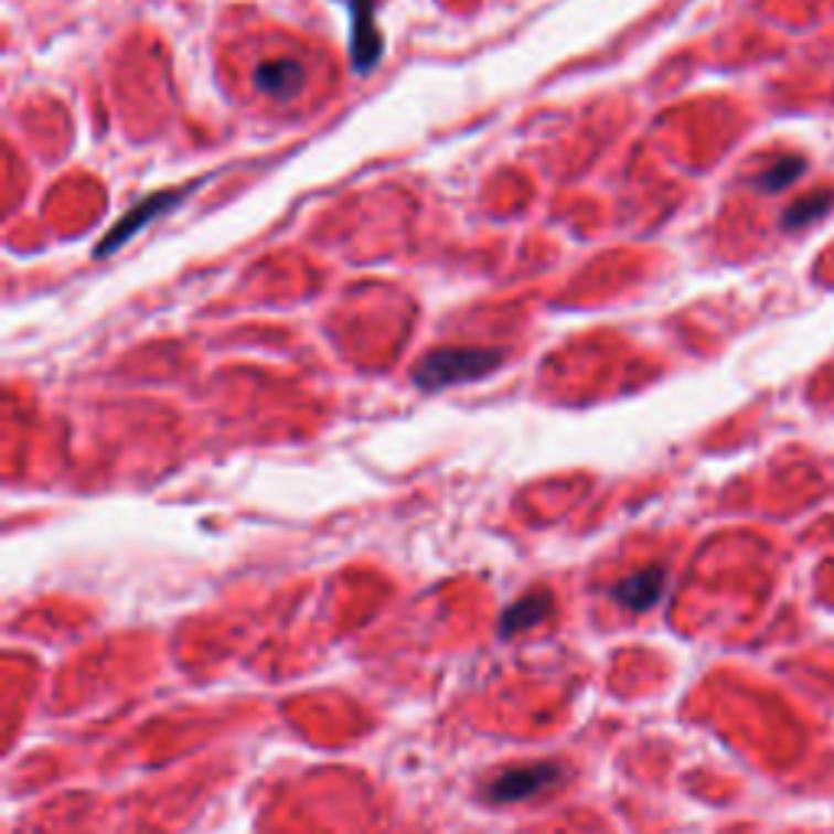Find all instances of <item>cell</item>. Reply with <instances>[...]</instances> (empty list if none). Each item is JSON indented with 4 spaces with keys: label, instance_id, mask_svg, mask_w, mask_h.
Here are the masks:
<instances>
[{
    "label": "cell",
    "instance_id": "8",
    "mask_svg": "<svg viewBox=\"0 0 834 834\" xmlns=\"http://www.w3.org/2000/svg\"><path fill=\"white\" fill-rule=\"evenodd\" d=\"M802 160L799 157H782V160H776L769 170L763 173V180H760V186L766 190H782V186H789L799 173H802Z\"/></svg>",
    "mask_w": 834,
    "mask_h": 834
},
{
    "label": "cell",
    "instance_id": "4",
    "mask_svg": "<svg viewBox=\"0 0 834 834\" xmlns=\"http://www.w3.org/2000/svg\"><path fill=\"white\" fill-rule=\"evenodd\" d=\"M255 85L271 98H290L307 85V70L297 60H268L255 70Z\"/></svg>",
    "mask_w": 834,
    "mask_h": 834
},
{
    "label": "cell",
    "instance_id": "1",
    "mask_svg": "<svg viewBox=\"0 0 834 834\" xmlns=\"http://www.w3.org/2000/svg\"><path fill=\"white\" fill-rule=\"evenodd\" d=\"M502 349H434L415 368V385L424 392H437L447 385L483 378L495 365H502Z\"/></svg>",
    "mask_w": 834,
    "mask_h": 834
},
{
    "label": "cell",
    "instance_id": "9",
    "mask_svg": "<svg viewBox=\"0 0 834 834\" xmlns=\"http://www.w3.org/2000/svg\"><path fill=\"white\" fill-rule=\"evenodd\" d=\"M832 203V196H809V200H802V203H795V206L789 209L782 218H785V228H792V225H809L819 212H825Z\"/></svg>",
    "mask_w": 834,
    "mask_h": 834
},
{
    "label": "cell",
    "instance_id": "5",
    "mask_svg": "<svg viewBox=\"0 0 834 834\" xmlns=\"http://www.w3.org/2000/svg\"><path fill=\"white\" fill-rule=\"evenodd\" d=\"M662 590H665V570L652 567V570H639V574L626 577L617 587V600L626 603L629 610H649L659 603Z\"/></svg>",
    "mask_w": 834,
    "mask_h": 834
},
{
    "label": "cell",
    "instance_id": "6",
    "mask_svg": "<svg viewBox=\"0 0 834 834\" xmlns=\"http://www.w3.org/2000/svg\"><path fill=\"white\" fill-rule=\"evenodd\" d=\"M177 200H180V196H173V193H160V196H153V200L140 203V206L135 209V212H128V215L121 218V225H118V228H115V232L101 242V245H98V255H111V252H115V248L128 238V235L140 232V228H143L153 215H160V212H167L170 206H177Z\"/></svg>",
    "mask_w": 834,
    "mask_h": 834
},
{
    "label": "cell",
    "instance_id": "2",
    "mask_svg": "<svg viewBox=\"0 0 834 834\" xmlns=\"http://www.w3.org/2000/svg\"><path fill=\"white\" fill-rule=\"evenodd\" d=\"M555 776L557 766L552 763L518 766V769L502 772V776L492 782L489 795H492L495 802H518V799H528V795H535L538 789H545Z\"/></svg>",
    "mask_w": 834,
    "mask_h": 834
},
{
    "label": "cell",
    "instance_id": "7",
    "mask_svg": "<svg viewBox=\"0 0 834 834\" xmlns=\"http://www.w3.org/2000/svg\"><path fill=\"white\" fill-rule=\"evenodd\" d=\"M548 607H552V600L545 597V594H535V597H525V600H518L509 613H505V632H518V629H532V626L538 623L545 613H548Z\"/></svg>",
    "mask_w": 834,
    "mask_h": 834
},
{
    "label": "cell",
    "instance_id": "3",
    "mask_svg": "<svg viewBox=\"0 0 834 834\" xmlns=\"http://www.w3.org/2000/svg\"><path fill=\"white\" fill-rule=\"evenodd\" d=\"M352 3V60L355 70H372L382 56V33L375 30V13H372V0H349Z\"/></svg>",
    "mask_w": 834,
    "mask_h": 834
}]
</instances>
